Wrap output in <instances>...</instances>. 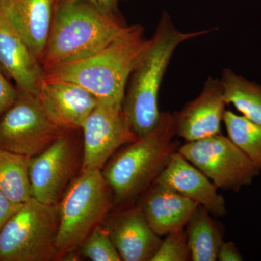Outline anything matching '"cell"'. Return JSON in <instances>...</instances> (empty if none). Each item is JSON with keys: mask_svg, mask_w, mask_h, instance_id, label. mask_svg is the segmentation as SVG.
Instances as JSON below:
<instances>
[{"mask_svg": "<svg viewBox=\"0 0 261 261\" xmlns=\"http://www.w3.org/2000/svg\"><path fill=\"white\" fill-rule=\"evenodd\" d=\"M128 25L118 11L102 9L85 0H57L41 61L44 71L100 51Z\"/></svg>", "mask_w": 261, "mask_h": 261, "instance_id": "6da1fadb", "label": "cell"}, {"mask_svg": "<svg viewBox=\"0 0 261 261\" xmlns=\"http://www.w3.org/2000/svg\"><path fill=\"white\" fill-rule=\"evenodd\" d=\"M217 260L241 261L243 257L233 242H223L218 253Z\"/></svg>", "mask_w": 261, "mask_h": 261, "instance_id": "484cf974", "label": "cell"}, {"mask_svg": "<svg viewBox=\"0 0 261 261\" xmlns=\"http://www.w3.org/2000/svg\"><path fill=\"white\" fill-rule=\"evenodd\" d=\"M224 123L228 137L261 171V125L226 111Z\"/></svg>", "mask_w": 261, "mask_h": 261, "instance_id": "44dd1931", "label": "cell"}, {"mask_svg": "<svg viewBox=\"0 0 261 261\" xmlns=\"http://www.w3.org/2000/svg\"><path fill=\"white\" fill-rule=\"evenodd\" d=\"M185 231L191 260H217L225 229L208 211L197 205L187 222Z\"/></svg>", "mask_w": 261, "mask_h": 261, "instance_id": "ac0fdd59", "label": "cell"}, {"mask_svg": "<svg viewBox=\"0 0 261 261\" xmlns=\"http://www.w3.org/2000/svg\"><path fill=\"white\" fill-rule=\"evenodd\" d=\"M23 205V203L10 200L9 197L0 192V231Z\"/></svg>", "mask_w": 261, "mask_h": 261, "instance_id": "d4e9b609", "label": "cell"}, {"mask_svg": "<svg viewBox=\"0 0 261 261\" xmlns=\"http://www.w3.org/2000/svg\"><path fill=\"white\" fill-rule=\"evenodd\" d=\"M67 130L51 123L37 96L20 92L0 121V148L32 158Z\"/></svg>", "mask_w": 261, "mask_h": 261, "instance_id": "ba28073f", "label": "cell"}, {"mask_svg": "<svg viewBox=\"0 0 261 261\" xmlns=\"http://www.w3.org/2000/svg\"><path fill=\"white\" fill-rule=\"evenodd\" d=\"M56 3L57 0H0V10L40 63Z\"/></svg>", "mask_w": 261, "mask_h": 261, "instance_id": "e0dca14e", "label": "cell"}, {"mask_svg": "<svg viewBox=\"0 0 261 261\" xmlns=\"http://www.w3.org/2000/svg\"><path fill=\"white\" fill-rule=\"evenodd\" d=\"M30 160V157L0 148V192L19 203L32 197Z\"/></svg>", "mask_w": 261, "mask_h": 261, "instance_id": "ffe728a7", "label": "cell"}, {"mask_svg": "<svg viewBox=\"0 0 261 261\" xmlns=\"http://www.w3.org/2000/svg\"><path fill=\"white\" fill-rule=\"evenodd\" d=\"M210 29L185 32L176 28L164 11L151 38L148 51L130 75L123 109L139 139L150 134L159 125L161 112L159 96L163 78L178 46L211 32Z\"/></svg>", "mask_w": 261, "mask_h": 261, "instance_id": "3957f363", "label": "cell"}, {"mask_svg": "<svg viewBox=\"0 0 261 261\" xmlns=\"http://www.w3.org/2000/svg\"><path fill=\"white\" fill-rule=\"evenodd\" d=\"M176 137L172 114L161 112L159 125L150 134L128 144L108 161L102 173L115 206L130 205L155 181L181 146Z\"/></svg>", "mask_w": 261, "mask_h": 261, "instance_id": "277c9868", "label": "cell"}, {"mask_svg": "<svg viewBox=\"0 0 261 261\" xmlns=\"http://www.w3.org/2000/svg\"><path fill=\"white\" fill-rule=\"evenodd\" d=\"M140 197L137 205L152 231L160 237L185 229L198 205L159 182H153Z\"/></svg>", "mask_w": 261, "mask_h": 261, "instance_id": "2e32d148", "label": "cell"}, {"mask_svg": "<svg viewBox=\"0 0 261 261\" xmlns=\"http://www.w3.org/2000/svg\"><path fill=\"white\" fill-rule=\"evenodd\" d=\"M80 254L92 261H120L119 253L102 225L97 226L80 247Z\"/></svg>", "mask_w": 261, "mask_h": 261, "instance_id": "7402d4cb", "label": "cell"}, {"mask_svg": "<svg viewBox=\"0 0 261 261\" xmlns=\"http://www.w3.org/2000/svg\"><path fill=\"white\" fill-rule=\"evenodd\" d=\"M178 151L224 191L238 192L251 185L260 172L246 154L221 133L185 142Z\"/></svg>", "mask_w": 261, "mask_h": 261, "instance_id": "52a82bcc", "label": "cell"}, {"mask_svg": "<svg viewBox=\"0 0 261 261\" xmlns=\"http://www.w3.org/2000/svg\"><path fill=\"white\" fill-rule=\"evenodd\" d=\"M102 225L121 260L150 261L162 242L138 205L108 214Z\"/></svg>", "mask_w": 261, "mask_h": 261, "instance_id": "4fadbf2b", "label": "cell"}, {"mask_svg": "<svg viewBox=\"0 0 261 261\" xmlns=\"http://www.w3.org/2000/svg\"><path fill=\"white\" fill-rule=\"evenodd\" d=\"M188 260L191 255L185 228L166 235L150 261Z\"/></svg>", "mask_w": 261, "mask_h": 261, "instance_id": "603a6c76", "label": "cell"}, {"mask_svg": "<svg viewBox=\"0 0 261 261\" xmlns=\"http://www.w3.org/2000/svg\"><path fill=\"white\" fill-rule=\"evenodd\" d=\"M3 71L0 67V115L6 112L14 104L18 96V89L7 80Z\"/></svg>", "mask_w": 261, "mask_h": 261, "instance_id": "cb8c5ba5", "label": "cell"}, {"mask_svg": "<svg viewBox=\"0 0 261 261\" xmlns=\"http://www.w3.org/2000/svg\"><path fill=\"white\" fill-rule=\"evenodd\" d=\"M139 24L126 30L92 56L44 72V78L69 81L87 89L98 101L123 106L126 85L148 51L151 39Z\"/></svg>", "mask_w": 261, "mask_h": 261, "instance_id": "7a4b0ae2", "label": "cell"}, {"mask_svg": "<svg viewBox=\"0 0 261 261\" xmlns=\"http://www.w3.org/2000/svg\"><path fill=\"white\" fill-rule=\"evenodd\" d=\"M223 97L250 121L261 125V84L250 82L232 70L225 68L220 79Z\"/></svg>", "mask_w": 261, "mask_h": 261, "instance_id": "d6986e66", "label": "cell"}, {"mask_svg": "<svg viewBox=\"0 0 261 261\" xmlns=\"http://www.w3.org/2000/svg\"><path fill=\"white\" fill-rule=\"evenodd\" d=\"M85 1L89 2L102 9L109 10V11H118V4L121 2L126 1V0H85Z\"/></svg>", "mask_w": 261, "mask_h": 261, "instance_id": "4316f807", "label": "cell"}, {"mask_svg": "<svg viewBox=\"0 0 261 261\" xmlns=\"http://www.w3.org/2000/svg\"><path fill=\"white\" fill-rule=\"evenodd\" d=\"M0 67L20 92L37 96L44 71L27 43L0 10Z\"/></svg>", "mask_w": 261, "mask_h": 261, "instance_id": "9a60e30c", "label": "cell"}, {"mask_svg": "<svg viewBox=\"0 0 261 261\" xmlns=\"http://www.w3.org/2000/svg\"><path fill=\"white\" fill-rule=\"evenodd\" d=\"M84 152L81 171L102 170L117 149L139 140L123 106L99 102L82 127Z\"/></svg>", "mask_w": 261, "mask_h": 261, "instance_id": "30bf717a", "label": "cell"}, {"mask_svg": "<svg viewBox=\"0 0 261 261\" xmlns=\"http://www.w3.org/2000/svg\"><path fill=\"white\" fill-rule=\"evenodd\" d=\"M58 258L80 248L90 233L102 224L115 206L111 187L102 170L89 169L72 180L58 203Z\"/></svg>", "mask_w": 261, "mask_h": 261, "instance_id": "5b68a950", "label": "cell"}, {"mask_svg": "<svg viewBox=\"0 0 261 261\" xmlns=\"http://www.w3.org/2000/svg\"><path fill=\"white\" fill-rule=\"evenodd\" d=\"M220 79L208 77L200 94L172 114L176 137L187 142L221 134L226 103Z\"/></svg>", "mask_w": 261, "mask_h": 261, "instance_id": "8fae6325", "label": "cell"}, {"mask_svg": "<svg viewBox=\"0 0 261 261\" xmlns=\"http://www.w3.org/2000/svg\"><path fill=\"white\" fill-rule=\"evenodd\" d=\"M67 130L40 153L31 158L29 178L32 197L58 205L80 166V149Z\"/></svg>", "mask_w": 261, "mask_h": 261, "instance_id": "9c48e42d", "label": "cell"}, {"mask_svg": "<svg viewBox=\"0 0 261 261\" xmlns=\"http://www.w3.org/2000/svg\"><path fill=\"white\" fill-rule=\"evenodd\" d=\"M154 182L171 187L178 194L190 199L215 218L226 214L224 197L219 195L217 187L178 151L173 154L169 163Z\"/></svg>", "mask_w": 261, "mask_h": 261, "instance_id": "5bb4252c", "label": "cell"}, {"mask_svg": "<svg viewBox=\"0 0 261 261\" xmlns=\"http://www.w3.org/2000/svg\"><path fill=\"white\" fill-rule=\"evenodd\" d=\"M58 205L34 197L24 202L0 231V260L50 261L58 258Z\"/></svg>", "mask_w": 261, "mask_h": 261, "instance_id": "8992f818", "label": "cell"}, {"mask_svg": "<svg viewBox=\"0 0 261 261\" xmlns=\"http://www.w3.org/2000/svg\"><path fill=\"white\" fill-rule=\"evenodd\" d=\"M37 97L51 123L64 130L82 128L98 103L94 94L78 84L44 77Z\"/></svg>", "mask_w": 261, "mask_h": 261, "instance_id": "7c38bea8", "label": "cell"}]
</instances>
